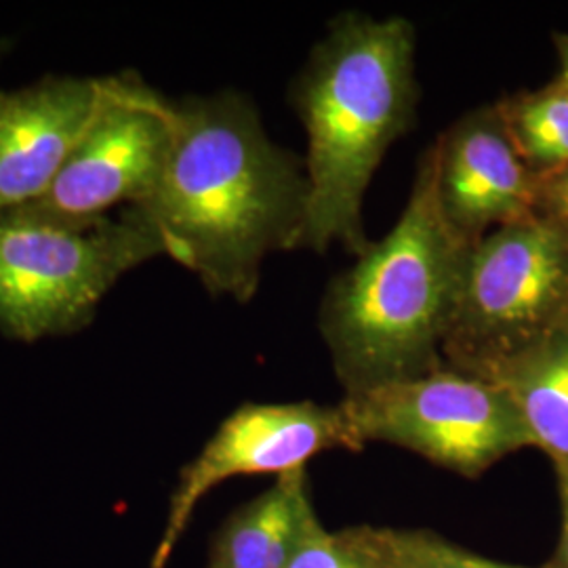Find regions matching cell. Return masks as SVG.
I'll use <instances>...</instances> for the list:
<instances>
[{"label":"cell","mask_w":568,"mask_h":568,"mask_svg":"<svg viewBox=\"0 0 568 568\" xmlns=\"http://www.w3.org/2000/svg\"><path fill=\"white\" fill-rule=\"evenodd\" d=\"M305 163L272 142L257 110L225 91L175 103V131L156 187L133 206L215 297H255L265 257L302 246Z\"/></svg>","instance_id":"1"},{"label":"cell","mask_w":568,"mask_h":568,"mask_svg":"<svg viewBox=\"0 0 568 568\" xmlns=\"http://www.w3.org/2000/svg\"><path fill=\"white\" fill-rule=\"evenodd\" d=\"M417 98L410 21L347 13L328 28L293 89L307 135L304 248L365 253L368 183L413 126Z\"/></svg>","instance_id":"2"},{"label":"cell","mask_w":568,"mask_h":568,"mask_svg":"<svg viewBox=\"0 0 568 568\" xmlns=\"http://www.w3.org/2000/svg\"><path fill=\"white\" fill-rule=\"evenodd\" d=\"M471 246L440 209L429 148L400 220L323 300L321 333L345 396L447 366L443 345Z\"/></svg>","instance_id":"3"},{"label":"cell","mask_w":568,"mask_h":568,"mask_svg":"<svg viewBox=\"0 0 568 568\" xmlns=\"http://www.w3.org/2000/svg\"><path fill=\"white\" fill-rule=\"evenodd\" d=\"M161 255L133 206L98 222L9 211L0 215V333L23 344L77 333L126 272Z\"/></svg>","instance_id":"4"},{"label":"cell","mask_w":568,"mask_h":568,"mask_svg":"<svg viewBox=\"0 0 568 568\" xmlns=\"http://www.w3.org/2000/svg\"><path fill=\"white\" fill-rule=\"evenodd\" d=\"M565 325L568 232L535 213L471 246L443 356L474 375Z\"/></svg>","instance_id":"5"},{"label":"cell","mask_w":568,"mask_h":568,"mask_svg":"<svg viewBox=\"0 0 568 568\" xmlns=\"http://www.w3.org/2000/svg\"><path fill=\"white\" fill-rule=\"evenodd\" d=\"M342 406L358 448H406L469 480L511 453L535 447L501 387L450 366L345 396Z\"/></svg>","instance_id":"6"},{"label":"cell","mask_w":568,"mask_h":568,"mask_svg":"<svg viewBox=\"0 0 568 568\" xmlns=\"http://www.w3.org/2000/svg\"><path fill=\"white\" fill-rule=\"evenodd\" d=\"M175 131L169 102L135 72L102 79V98L53 185L21 206L63 222H98L156 187Z\"/></svg>","instance_id":"7"},{"label":"cell","mask_w":568,"mask_h":568,"mask_svg":"<svg viewBox=\"0 0 568 568\" xmlns=\"http://www.w3.org/2000/svg\"><path fill=\"white\" fill-rule=\"evenodd\" d=\"M361 450L344 406L300 403H244L230 413L203 450L182 467L171 493L161 541L150 568H166L183 532L204 497L236 476L274 474L276 478L304 469L326 450Z\"/></svg>","instance_id":"8"},{"label":"cell","mask_w":568,"mask_h":568,"mask_svg":"<svg viewBox=\"0 0 568 568\" xmlns=\"http://www.w3.org/2000/svg\"><path fill=\"white\" fill-rule=\"evenodd\" d=\"M432 154L438 203L467 243L539 213V178L516 150L497 105L467 112Z\"/></svg>","instance_id":"9"},{"label":"cell","mask_w":568,"mask_h":568,"mask_svg":"<svg viewBox=\"0 0 568 568\" xmlns=\"http://www.w3.org/2000/svg\"><path fill=\"white\" fill-rule=\"evenodd\" d=\"M102 79L44 77L0 91V215L37 203L93 119Z\"/></svg>","instance_id":"10"},{"label":"cell","mask_w":568,"mask_h":568,"mask_svg":"<svg viewBox=\"0 0 568 568\" xmlns=\"http://www.w3.org/2000/svg\"><path fill=\"white\" fill-rule=\"evenodd\" d=\"M314 516L307 467L283 474L225 518L206 568H286Z\"/></svg>","instance_id":"11"},{"label":"cell","mask_w":568,"mask_h":568,"mask_svg":"<svg viewBox=\"0 0 568 568\" xmlns=\"http://www.w3.org/2000/svg\"><path fill=\"white\" fill-rule=\"evenodd\" d=\"M501 387L535 448L568 466V325L474 373Z\"/></svg>","instance_id":"12"},{"label":"cell","mask_w":568,"mask_h":568,"mask_svg":"<svg viewBox=\"0 0 568 568\" xmlns=\"http://www.w3.org/2000/svg\"><path fill=\"white\" fill-rule=\"evenodd\" d=\"M497 110L523 161L539 180L568 169V89L560 82L504 100Z\"/></svg>","instance_id":"13"},{"label":"cell","mask_w":568,"mask_h":568,"mask_svg":"<svg viewBox=\"0 0 568 568\" xmlns=\"http://www.w3.org/2000/svg\"><path fill=\"white\" fill-rule=\"evenodd\" d=\"M361 530L377 568H528L490 560L427 528L363 525Z\"/></svg>","instance_id":"14"},{"label":"cell","mask_w":568,"mask_h":568,"mask_svg":"<svg viewBox=\"0 0 568 568\" xmlns=\"http://www.w3.org/2000/svg\"><path fill=\"white\" fill-rule=\"evenodd\" d=\"M286 568H377L361 527L328 530L318 514Z\"/></svg>","instance_id":"15"},{"label":"cell","mask_w":568,"mask_h":568,"mask_svg":"<svg viewBox=\"0 0 568 568\" xmlns=\"http://www.w3.org/2000/svg\"><path fill=\"white\" fill-rule=\"evenodd\" d=\"M539 213L568 232V169L539 180Z\"/></svg>","instance_id":"16"},{"label":"cell","mask_w":568,"mask_h":568,"mask_svg":"<svg viewBox=\"0 0 568 568\" xmlns=\"http://www.w3.org/2000/svg\"><path fill=\"white\" fill-rule=\"evenodd\" d=\"M556 474H558L562 527H560V541H558L556 554L544 568H568V466H556Z\"/></svg>","instance_id":"17"},{"label":"cell","mask_w":568,"mask_h":568,"mask_svg":"<svg viewBox=\"0 0 568 568\" xmlns=\"http://www.w3.org/2000/svg\"><path fill=\"white\" fill-rule=\"evenodd\" d=\"M558 53H560V82L565 89H568V37L558 39Z\"/></svg>","instance_id":"18"},{"label":"cell","mask_w":568,"mask_h":568,"mask_svg":"<svg viewBox=\"0 0 568 568\" xmlns=\"http://www.w3.org/2000/svg\"><path fill=\"white\" fill-rule=\"evenodd\" d=\"M0 55H2V44H0Z\"/></svg>","instance_id":"19"}]
</instances>
